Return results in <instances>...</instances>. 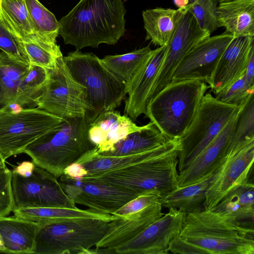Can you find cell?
I'll return each mask as SVG.
<instances>
[{
    "mask_svg": "<svg viewBox=\"0 0 254 254\" xmlns=\"http://www.w3.org/2000/svg\"><path fill=\"white\" fill-rule=\"evenodd\" d=\"M126 13L122 0H80L59 21V35L78 50L114 45L125 34Z\"/></svg>",
    "mask_w": 254,
    "mask_h": 254,
    "instance_id": "cell-1",
    "label": "cell"
},
{
    "mask_svg": "<svg viewBox=\"0 0 254 254\" xmlns=\"http://www.w3.org/2000/svg\"><path fill=\"white\" fill-rule=\"evenodd\" d=\"M181 150L179 138L169 139L141 162L78 180L118 186L139 195L152 192L161 197L178 188Z\"/></svg>",
    "mask_w": 254,
    "mask_h": 254,
    "instance_id": "cell-2",
    "label": "cell"
},
{
    "mask_svg": "<svg viewBox=\"0 0 254 254\" xmlns=\"http://www.w3.org/2000/svg\"><path fill=\"white\" fill-rule=\"evenodd\" d=\"M179 237L208 254H254V228L212 209L186 214Z\"/></svg>",
    "mask_w": 254,
    "mask_h": 254,
    "instance_id": "cell-3",
    "label": "cell"
},
{
    "mask_svg": "<svg viewBox=\"0 0 254 254\" xmlns=\"http://www.w3.org/2000/svg\"><path fill=\"white\" fill-rule=\"evenodd\" d=\"M90 125L86 117L64 119L28 145L23 153L59 178L68 166L96 148L89 137Z\"/></svg>",
    "mask_w": 254,
    "mask_h": 254,
    "instance_id": "cell-4",
    "label": "cell"
},
{
    "mask_svg": "<svg viewBox=\"0 0 254 254\" xmlns=\"http://www.w3.org/2000/svg\"><path fill=\"white\" fill-rule=\"evenodd\" d=\"M209 88L197 80L171 82L149 101L145 114L167 139L180 138L189 128Z\"/></svg>",
    "mask_w": 254,
    "mask_h": 254,
    "instance_id": "cell-5",
    "label": "cell"
},
{
    "mask_svg": "<svg viewBox=\"0 0 254 254\" xmlns=\"http://www.w3.org/2000/svg\"><path fill=\"white\" fill-rule=\"evenodd\" d=\"M64 61L73 77L85 88L92 122L100 114L120 106L127 93L126 82L112 72L94 54L79 50L69 52Z\"/></svg>",
    "mask_w": 254,
    "mask_h": 254,
    "instance_id": "cell-6",
    "label": "cell"
},
{
    "mask_svg": "<svg viewBox=\"0 0 254 254\" xmlns=\"http://www.w3.org/2000/svg\"><path fill=\"white\" fill-rule=\"evenodd\" d=\"M109 222L96 218H76L39 223L34 254H95Z\"/></svg>",
    "mask_w": 254,
    "mask_h": 254,
    "instance_id": "cell-7",
    "label": "cell"
},
{
    "mask_svg": "<svg viewBox=\"0 0 254 254\" xmlns=\"http://www.w3.org/2000/svg\"><path fill=\"white\" fill-rule=\"evenodd\" d=\"M241 107L222 102L210 93L205 94L189 128L179 138V172L215 138Z\"/></svg>",
    "mask_w": 254,
    "mask_h": 254,
    "instance_id": "cell-8",
    "label": "cell"
},
{
    "mask_svg": "<svg viewBox=\"0 0 254 254\" xmlns=\"http://www.w3.org/2000/svg\"><path fill=\"white\" fill-rule=\"evenodd\" d=\"M64 119L38 108L0 113V154L5 160L23 153L30 143Z\"/></svg>",
    "mask_w": 254,
    "mask_h": 254,
    "instance_id": "cell-9",
    "label": "cell"
},
{
    "mask_svg": "<svg viewBox=\"0 0 254 254\" xmlns=\"http://www.w3.org/2000/svg\"><path fill=\"white\" fill-rule=\"evenodd\" d=\"M60 58L55 70H50V77L35 106L63 119L87 117L91 108L86 100L85 88L72 76Z\"/></svg>",
    "mask_w": 254,
    "mask_h": 254,
    "instance_id": "cell-10",
    "label": "cell"
},
{
    "mask_svg": "<svg viewBox=\"0 0 254 254\" xmlns=\"http://www.w3.org/2000/svg\"><path fill=\"white\" fill-rule=\"evenodd\" d=\"M11 186L14 208L77 207L59 178L36 164L27 177L11 171Z\"/></svg>",
    "mask_w": 254,
    "mask_h": 254,
    "instance_id": "cell-11",
    "label": "cell"
},
{
    "mask_svg": "<svg viewBox=\"0 0 254 254\" xmlns=\"http://www.w3.org/2000/svg\"><path fill=\"white\" fill-rule=\"evenodd\" d=\"M254 161V141L227 151L205 192L204 208L212 209L227 194L247 183Z\"/></svg>",
    "mask_w": 254,
    "mask_h": 254,
    "instance_id": "cell-12",
    "label": "cell"
},
{
    "mask_svg": "<svg viewBox=\"0 0 254 254\" xmlns=\"http://www.w3.org/2000/svg\"><path fill=\"white\" fill-rule=\"evenodd\" d=\"M59 179L64 191L76 203L90 209L113 214L139 194L118 186L83 181L63 174Z\"/></svg>",
    "mask_w": 254,
    "mask_h": 254,
    "instance_id": "cell-13",
    "label": "cell"
},
{
    "mask_svg": "<svg viewBox=\"0 0 254 254\" xmlns=\"http://www.w3.org/2000/svg\"><path fill=\"white\" fill-rule=\"evenodd\" d=\"M234 37L225 31L199 42L176 67L171 82L197 80L209 85L221 57Z\"/></svg>",
    "mask_w": 254,
    "mask_h": 254,
    "instance_id": "cell-14",
    "label": "cell"
},
{
    "mask_svg": "<svg viewBox=\"0 0 254 254\" xmlns=\"http://www.w3.org/2000/svg\"><path fill=\"white\" fill-rule=\"evenodd\" d=\"M210 35L208 31L200 27L192 14L189 10L183 15L167 45L166 55L149 100L171 82L174 71L188 53Z\"/></svg>",
    "mask_w": 254,
    "mask_h": 254,
    "instance_id": "cell-15",
    "label": "cell"
},
{
    "mask_svg": "<svg viewBox=\"0 0 254 254\" xmlns=\"http://www.w3.org/2000/svg\"><path fill=\"white\" fill-rule=\"evenodd\" d=\"M149 225L129 242L116 248L113 253L164 254L169 253L173 240L179 236L186 214L174 208Z\"/></svg>",
    "mask_w": 254,
    "mask_h": 254,
    "instance_id": "cell-16",
    "label": "cell"
},
{
    "mask_svg": "<svg viewBox=\"0 0 254 254\" xmlns=\"http://www.w3.org/2000/svg\"><path fill=\"white\" fill-rule=\"evenodd\" d=\"M167 46L165 45L152 50L132 78L126 83L128 97L126 101L125 113L132 120H136L141 115L145 113Z\"/></svg>",
    "mask_w": 254,
    "mask_h": 254,
    "instance_id": "cell-17",
    "label": "cell"
},
{
    "mask_svg": "<svg viewBox=\"0 0 254 254\" xmlns=\"http://www.w3.org/2000/svg\"><path fill=\"white\" fill-rule=\"evenodd\" d=\"M158 200L138 212L117 216L109 222L107 231L96 245L95 254L113 253L117 248L138 235L163 214Z\"/></svg>",
    "mask_w": 254,
    "mask_h": 254,
    "instance_id": "cell-18",
    "label": "cell"
},
{
    "mask_svg": "<svg viewBox=\"0 0 254 254\" xmlns=\"http://www.w3.org/2000/svg\"><path fill=\"white\" fill-rule=\"evenodd\" d=\"M238 113L215 138L179 172L178 187L198 182L213 174L221 164L230 145Z\"/></svg>",
    "mask_w": 254,
    "mask_h": 254,
    "instance_id": "cell-19",
    "label": "cell"
},
{
    "mask_svg": "<svg viewBox=\"0 0 254 254\" xmlns=\"http://www.w3.org/2000/svg\"><path fill=\"white\" fill-rule=\"evenodd\" d=\"M254 49V37H235L218 62L208 85L210 91L216 94L242 77Z\"/></svg>",
    "mask_w": 254,
    "mask_h": 254,
    "instance_id": "cell-20",
    "label": "cell"
},
{
    "mask_svg": "<svg viewBox=\"0 0 254 254\" xmlns=\"http://www.w3.org/2000/svg\"><path fill=\"white\" fill-rule=\"evenodd\" d=\"M137 126L127 115L110 110L100 114L90 123L88 135L96 152L108 151L128 134L143 128Z\"/></svg>",
    "mask_w": 254,
    "mask_h": 254,
    "instance_id": "cell-21",
    "label": "cell"
},
{
    "mask_svg": "<svg viewBox=\"0 0 254 254\" xmlns=\"http://www.w3.org/2000/svg\"><path fill=\"white\" fill-rule=\"evenodd\" d=\"M39 224L14 215L0 217V234L6 254H34Z\"/></svg>",
    "mask_w": 254,
    "mask_h": 254,
    "instance_id": "cell-22",
    "label": "cell"
},
{
    "mask_svg": "<svg viewBox=\"0 0 254 254\" xmlns=\"http://www.w3.org/2000/svg\"><path fill=\"white\" fill-rule=\"evenodd\" d=\"M191 4L177 9L156 7L142 13L146 40L160 47L167 45L183 15Z\"/></svg>",
    "mask_w": 254,
    "mask_h": 254,
    "instance_id": "cell-23",
    "label": "cell"
},
{
    "mask_svg": "<svg viewBox=\"0 0 254 254\" xmlns=\"http://www.w3.org/2000/svg\"><path fill=\"white\" fill-rule=\"evenodd\" d=\"M220 27L235 37H254V0H226L217 6Z\"/></svg>",
    "mask_w": 254,
    "mask_h": 254,
    "instance_id": "cell-24",
    "label": "cell"
},
{
    "mask_svg": "<svg viewBox=\"0 0 254 254\" xmlns=\"http://www.w3.org/2000/svg\"><path fill=\"white\" fill-rule=\"evenodd\" d=\"M254 186L250 181L231 191L212 210L233 217L244 226L254 228Z\"/></svg>",
    "mask_w": 254,
    "mask_h": 254,
    "instance_id": "cell-25",
    "label": "cell"
},
{
    "mask_svg": "<svg viewBox=\"0 0 254 254\" xmlns=\"http://www.w3.org/2000/svg\"><path fill=\"white\" fill-rule=\"evenodd\" d=\"M167 140L155 125L150 122L141 129L130 133L119 140L108 151L98 154L109 156L134 154L156 147Z\"/></svg>",
    "mask_w": 254,
    "mask_h": 254,
    "instance_id": "cell-26",
    "label": "cell"
},
{
    "mask_svg": "<svg viewBox=\"0 0 254 254\" xmlns=\"http://www.w3.org/2000/svg\"><path fill=\"white\" fill-rule=\"evenodd\" d=\"M212 175L198 182L178 187L160 197L158 201L162 207L176 209L186 214L202 209L205 200V192Z\"/></svg>",
    "mask_w": 254,
    "mask_h": 254,
    "instance_id": "cell-27",
    "label": "cell"
},
{
    "mask_svg": "<svg viewBox=\"0 0 254 254\" xmlns=\"http://www.w3.org/2000/svg\"><path fill=\"white\" fill-rule=\"evenodd\" d=\"M14 215L38 223H45L76 218H90L110 222L116 216L93 211L74 208L59 207L14 208Z\"/></svg>",
    "mask_w": 254,
    "mask_h": 254,
    "instance_id": "cell-28",
    "label": "cell"
},
{
    "mask_svg": "<svg viewBox=\"0 0 254 254\" xmlns=\"http://www.w3.org/2000/svg\"><path fill=\"white\" fill-rule=\"evenodd\" d=\"M0 0V18L17 38L45 40L35 32L25 0Z\"/></svg>",
    "mask_w": 254,
    "mask_h": 254,
    "instance_id": "cell-29",
    "label": "cell"
},
{
    "mask_svg": "<svg viewBox=\"0 0 254 254\" xmlns=\"http://www.w3.org/2000/svg\"><path fill=\"white\" fill-rule=\"evenodd\" d=\"M151 51L148 45L124 54L107 55L101 60L112 72L127 83L132 78Z\"/></svg>",
    "mask_w": 254,
    "mask_h": 254,
    "instance_id": "cell-30",
    "label": "cell"
},
{
    "mask_svg": "<svg viewBox=\"0 0 254 254\" xmlns=\"http://www.w3.org/2000/svg\"><path fill=\"white\" fill-rule=\"evenodd\" d=\"M50 77L49 70L44 67L30 65L21 81L16 104L25 108L35 107V101L42 92Z\"/></svg>",
    "mask_w": 254,
    "mask_h": 254,
    "instance_id": "cell-31",
    "label": "cell"
},
{
    "mask_svg": "<svg viewBox=\"0 0 254 254\" xmlns=\"http://www.w3.org/2000/svg\"><path fill=\"white\" fill-rule=\"evenodd\" d=\"M29 58L31 65H36L50 70L57 68L59 60L63 57L60 47L40 39L20 40Z\"/></svg>",
    "mask_w": 254,
    "mask_h": 254,
    "instance_id": "cell-32",
    "label": "cell"
},
{
    "mask_svg": "<svg viewBox=\"0 0 254 254\" xmlns=\"http://www.w3.org/2000/svg\"><path fill=\"white\" fill-rule=\"evenodd\" d=\"M254 141V96L251 94L240 108L227 151L239 149Z\"/></svg>",
    "mask_w": 254,
    "mask_h": 254,
    "instance_id": "cell-33",
    "label": "cell"
},
{
    "mask_svg": "<svg viewBox=\"0 0 254 254\" xmlns=\"http://www.w3.org/2000/svg\"><path fill=\"white\" fill-rule=\"evenodd\" d=\"M26 6L35 32L44 39L56 43L60 24L55 15L38 0H25Z\"/></svg>",
    "mask_w": 254,
    "mask_h": 254,
    "instance_id": "cell-34",
    "label": "cell"
},
{
    "mask_svg": "<svg viewBox=\"0 0 254 254\" xmlns=\"http://www.w3.org/2000/svg\"><path fill=\"white\" fill-rule=\"evenodd\" d=\"M218 0H197L190 3L189 11L190 12L200 27L213 33L219 27L218 15Z\"/></svg>",
    "mask_w": 254,
    "mask_h": 254,
    "instance_id": "cell-35",
    "label": "cell"
},
{
    "mask_svg": "<svg viewBox=\"0 0 254 254\" xmlns=\"http://www.w3.org/2000/svg\"><path fill=\"white\" fill-rule=\"evenodd\" d=\"M23 77L20 74L10 73L0 64V113L7 111L10 106L16 104Z\"/></svg>",
    "mask_w": 254,
    "mask_h": 254,
    "instance_id": "cell-36",
    "label": "cell"
},
{
    "mask_svg": "<svg viewBox=\"0 0 254 254\" xmlns=\"http://www.w3.org/2000/svg\"><path fill=\"white\" fill-rule=\"evenodd\" d=\"M0 49L15 60L31 65L21 41L8 29L0 18Z\"/></svg>",
    "mask_w": 254,
    "mask_h": 254,
    "instance_id": "cell-37",
    "label": "cell"
},
{
    "mask_svg": "<svg viewBox=\"0 0 254 254\" xmlns=\"http://www.w3.org/2000/svg\"><path fill=\"white\" fill-rule=\"evenodd\" d=\"M253 93L254 86L249 85L243 75L227 88L215 94V97L225 103L241 106Z\"/></svg>",
    "mask_w": 254,
    "mask_h": 254,
    "instance_id": "cell-38",
    "label": "cell"
},
{
    "mask_svg": "<svg viewBox=\"0 0 254 254\" xmlns=\"http://www.w3.org/2000/svg\"><path fill=\"white\" fill-rule=\"evenodd\" d=\"M14 206L11 171L6 167L0 170V217L8 216Z\"/></svg>",
    "mask_w": 254,
    "mask_h": 254,
    "instance_id": "cell-39",
    "label": "cell"
},
{
    "mask_svg": "<svg viewBox=\"0 0 254 254\" xmlns=\"http://www.w3.org/2000/svg\"><path fill=\"white\" fill-rule=\"evenodd\" d=\"M159 198L158 195L152 192L140 194L124 204L112 215L124 216L138 212L157 201Z\"/></svg>",
    "mask_w": 254,
    "mask_h": 254,
    "instance_id": "cell-40",
    "label": "cell"
},
{
    "mask_svg": "<svg viewBox=\"0 0 254 254\" xmlns=\"http://www.w3.org/2000/svg\"><path fill=\"white\" fill-rule=\"evenodd\" d=\"M169 251L174 254H205L208 252L200 247L180 238H175L171 243Z\"/></svg>",
    "mask_w": 254,
    "mask_h": 254,
    "instance_id": "cell-41",
    "label": "cell"
},
{
    "mask_svg": "<svg viewBox=\"0 0 254 254\" xmlns=\"http://www.w3.org/2000/svg\"><path fill=\"white\" fill-rule=\"evenodd\" d=\"M63 174L75 179H79L86 175V172L81 164L75 162L68 166Z\"/></svg>",
    "mask_w": 254,
    "mask_h": 254,
    "instance_id": "cell-42",
    "label": "cell"
},
{
    "mask_svg": "<svg viewBox=\"0 0 254 254\" xmlns=\"http://www.w3.org/2000/svg\"><path fill=\"white\" fill-rule=\"evenodd\" d=\"M244 77L251 86H254V49L252 50Z\"/></svg>",
    "mask_w": 254,
    "mask_h": 254,
    "instance_id": "cell-43",
    "label": "cell"
},
{
    "mask_svg": "<svg viewBox=\"0 0 254 254\" xmlns=\"http://www.w3.org/2000/svg\"><path fill=\"white\" fill-rule=\"evenodd\" d=\"M35 164L32 161H24L15 168L12 171L23 177L30 176L34 169Z\"/></svg>",
    "mask_w": 254,
    "mask_h": 254,
    "instance_id": "cell-44",
    "label": "cell"
},
{
    "mask_svg": "<svg viewBox=\"0 0 254 254\" xmlns=\"http://www.w3.org/2000/svg\"><path fill=\"white\" fill-rule=\"evenodd\" d=\"M173 2L178 8H183L189 4L188 0H173Z\"/></svg>",
    "mask_w": 254,
    "mask_h": 254,
    "instance_id": "cell-45",
    "label": "cell"
},
{
    "mask_svg": "<svg viewBox=\"0 0 254 254\" xmlns=\"http://www.w3.org/2000/svg\"><path fill=\"white\" fill-rule=\"evenodd\" d=\"M5 164V160L3 158L1 154H0V170L6 167Z\"/></svg>",
    "mask_w": 254,
    "mask_h": 254,
    "instance_id": "cell-46",
    "label": "cell"
},
{
    "mask_svg": "<svg viewBox=\"0 0 254 254\" xmlns=\"http://www.w3.org/2000/svg\"><path fill=\"white\" fill-rule=\"evenodd\" d=\"M5 248L4 247L3 243L0 234V253H4Z\"/></svg>",
    "mask_w": 254,
    "mask_h": 254,
    "instance_id": "cell-47",
    "label": "cell"
},
{
    "mask_svg": "<svg viewBox=\"0 0 254 254\" xmlns=\"http://www.w3.org/2000/svg\"><path fill=\"white\" fill-rule=\"evenodd\" d=\"M189 1V3H193L196 1H197V0H188Z\"/></svg>",
    "mask_w": 254,
    "mask_h": 254,
    "instance_id": "cell-48",
    "label": "cell"
},
{
    "mask_svg": "<svg viewBox=\"0 0 254 254\" xmlns=\"http://www.w3.org/2000/svg\"><path fill=\"white\" fill-rule=\"evenodd\" d=\"M224 0H218V2H221L222 1H224Z\"/></svg>",
    "mask_w": 254,
    "mask_h": 254,
    "instance_id": "cell-49",
    "label": "cell"
},
{
    "mask_svg": "<svg viewBox=\"0 0 254 254\" xmlns=\"http://www.w3.org/2000/svg\"><path fill=\"white\" fill-rule=\"evenodd\" d=\"M1 0H0V4Z\"/></svg>",
    "mask_w": 254,
    "mask_h": 254,
    "instance_id": "cell-50",
    "label": "cell"
}]
</instances>
